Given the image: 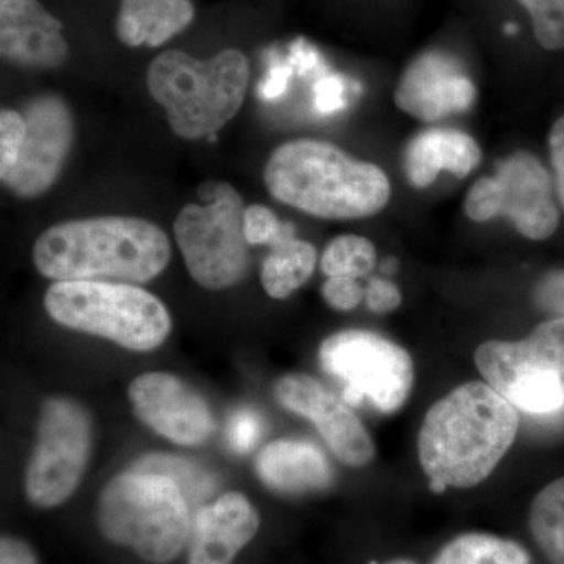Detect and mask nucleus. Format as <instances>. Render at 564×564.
<instances>
[{
  "label": "nucleus",
  "mask_w": 564,
  "mask_h": 564,
  "mask_svg": "<svg viewBox=\"0 0 564 564\" xmlns=\"http://www.w3.org/2000/svg\"><path fill=\"white\" fill-rule=\"evenodd\" d=\"M518 430V410L491 386H458L430 408L419 432V462L433 491L480 485L508 454Z\"/></svg>",
  "instance_id": "nucleus-1"
},
{
  "label": "nucleus",
  "mask_w": 564,
  "mask_h": 564,
  "mask_svg": "<svg viewBox=\"0 0 564 564\" xmlns=\"http://www.w3.org/2000/svg\"><path fill=\"white\" fill-rule=\"evenodd\" d=\"M32 258L41 276L54 282L144 284L166 269L172 245L155 223L106 215L51 226L33 245Z\"/></svg>",
  "instance_id": "nucleus-2"
},
{
  "label": "nucleus",
  "mask_w": 564,
  "mask_h": 564,
  "mask_svg": "<svg viewBox=\"0 0 564 564\" xmlns=\"http://www.w3.org/2000/svg\"><path fill=\"white\" fill-rule=\"evenodd\" d=\"M263 181L278 202L325 220L372 217L391 198V182L380 166L321 140L281 144L267 161Z\"/></svg>",
  "instance_id": "nucleus-3"
},
{
  "label": "nucleus",
  "mask_w": 564,
  "mask_h": 564,
  "mask_svg": "<svg viewBox=\"0 0 564 564\" xmlns=\"http://www.w3.org/2000/svg\"><path fill=\"white\" fill-rule=\"evenodd\" d=\"M250 82L242 52L225 50L209 61L165 51L152 61L148 90L166 111L170 128L187 140L209 139L239 113Z\"/></svg>",
  "instance_id": "nucleus-4"
},
{
  "label": "nucleus",
  "mask_w": 564,
  "mask_h": 564,
  "mask_svg": "<svg viewBox=\"0 0 564 564\" xmlns=\"http://www.w3.org/2000/svg\"><path fill=\"white\" fill-rule=\"evenodd\" d=\"M187 497L172 478L131 470L111 478L96 505L104 540L129 547L144 562L166 564L192 534Z\"/></svg>",
  "instance_id": "nucleus-5"
},
{
  "label": "nucleus",
  "mask_w": 564,
  "mask_h": 564,
  "mask_svg": "<svg viewBox=\"0 0 564 564\" xmlns=\"http://www.w3.org/2000/svg\"><path fill=\"white\" fill-rule=\"evenodd\" d=\"M44 307L65 328L131 351L155 350L173 328L162 300L129 282L55 281L44 293Z\"/></svg>",
  "instance_id": "nucleus-6"
},
{
  "label": "nucleus",
  "mask_w": 564,
  "mask_h": 564,
  "mask_svg": "<svg viewBox=\"0 0 564 564\" xmlns=\"http://www.w3.org/2000/svg\"><path fill=\"white\" fill-rule=\"evenodd\" d=\"M198 193L206 204H187L180 212L174 237L193 280L209 291H225L242 282L250 270L247 207L226 182H207Z\"/></svg>",
  "instance_id": "nucleus-7"
},
{
  "label": "nucleus",
  "mask_w": 564,
  "mask_h": 564,
  "mask_svg": "<svg viewBox=\"0 0 564 564\" xmlns=\"http://www.w3.org/2000/svg\"><path fill=\"white\" fill-rule=\"evenodd\" d=\"M323 372L343 386L345 402H369L392 414L406 403L414 383V364L408 351L380 334L345 329L326 337L318 350Z\"/></svg>",
  "instance_id": "nucleus-8"
},
{
  "label": "nucleus",
  "mask_w": 564,
  "mask_h": 564,
  "mask_svg": "<svg viewBox=\"0 0 564 564\" xmlns=\"http://www.w3.org/2000/svg\"><path fill=\"white\" fill-rule=\"evenodd\" d=\"M93 419L87 408L68 397L41 404L39 433L25 473V496L41 510L68 502L90 462Z\"/></svg>",
  "instance_id": "nucleus-9"
},
{
  "label": "nucleus",
  "mask_w": 564,
  "mask_h": 564,
  "mask_svg": "<svg viewBox=\"0 0 564 564\" xmlns=\"http://www.w3.org/2000/svg\"><path fill=\"white\" fill-rule=\"evenodd\" d=\"M473 221L507 217L530 240H545L558 228L560 214L551 174L530 152H514L499 162L496 176L481 177L464 202Z\"/></svg>",
  "instance_id": "nucleus-10"
},
{
  "label": "nucleus",
  "mask_w": 564,
  "mask_h": 564,
  "mask_svg": "<svg viewBox=\"0 0 564 564\" xmlns=\"http://www.w3.org/2000/svg\"><path fill=\"white\" fill-rule=\"evenodd\" d=\"M28 135L17 165L2 180L21 198H36L61 176L74 140V120L68 104L57 95H43L24 110Z\"/></svg>",
  "instance_id": "nucleus-11"
},
{
  "label": "nucleus",
  "mask_w": 564,
  "mask_h": 564,
  "mask_svg": "<svg viewBox=\"0 0 564 564\" xmlns=\"http://www.w3.org/2000/svg\"><path fill=\"white\" fill-rule=\"evenodd\" d=\"M128 393L137 419L174 444L202 445L215 432L217 423L209 403L176 375L141 373Z\"/></svg>",
  "instance_id": "nucleus-12"
},
{
  "label": "nucleus",
  "mask_w": 564,
  "mask_h": 564,
  "mask_svg": "<svg viewBox=\"0 0 564 564\" xmlns=\"http://www.w3.org/2000/svg\"><path fill=\"white\" fill-rule=\"evenodd\" d=\"M274 399L285 410L314 423L333 455L345 466L372 462L375 445L362 422L325 386L304 373H289L273 388Z\"/></svg>",
  "instance_id": "nucleus-13"
},
{
  "label": "nucleus",
  "mask_w": 564,
  "mask_h": 564,
  "mask_svg": "<svg viewBox=\"0 0 564 564\" xmlns=\"http://www.w3.org/2000/svg\"><path fill=\"white\" fill-rule=\"evenodd\" d=\"M474 82L459 63L443 52H426L415 58L397 85L395 104L417 120L433 122L470 109Z\"/></svg>",
  "instance_id": "nucleus-14"
},
{
  "label": "nucleus",
  "mask_w": 564,
  "mask_h": 564,
  "mask_svg": "<svg viewBox=\"0 0 564 564\" xmlns=\"http://www.w3.org/2000/svg\"><path fill=\"white\" fill-rule=\"evenodd\" d=\"M475 364L486 383L499 393L518 378L541 373L564 377V317L541 323L518 343L481 344L475 351Z\"/></svg>",
  "instance_id": "nucleus-15"
},
{
  "label": "nucleus",
  "mask_w": 564,
  "mask_h": 564,
  "mask_svg": "<svg viewBox=\"0 0 564 564\" xmlns=\"http://www.w3.org/2000/svg\"><path fill=\"white\" fill-rule=\"evenodd\" d=\"M0 54L25 68H57L68 57L63 24L39 0H0Z\"/></svg>",
  "instance_id": "nucleus-16"
},
{
  "label": "nucleus",
  "mask_w": 564,
  "mask_h": 564,
  "mask_svg": "<svg viewBox=\"0 0 564 564\" xmlns=\"http://www.w3.org/2000/svg\"><path fill=\"white\" fill-rule=\"evenodd\" d=\"M261 529V516L242 492L223 494L192 522L187 564H232Z\"/></svg>",
  "instance_id": "nucleus-17"
},
{
  "label": "nucleus",
  "mask_w": 564,
  "mask_h": 564,
  "mask_svg": "<svg viewBox=\"0 0 564 564\" xmlns=\"http://www.w3.org/2000/svg\"><path fill=\"white\" fill-rule=\"evenodd\" d=\"M259 480L282 496H307L332 488L334 473L328 458L314 444L278 440L262 448L256 458Z\"/></svg>",
  "instance_id": "nucleus-18"
},
{
  "label": "nucleus",
  "mask_w": 564,
  "mask_h": 564,
  "mask_svg": "<svg viewBox=\"0 0 564 564\" xmlns=\"http://www.w3.org/2000/svg\"><path fill=\"white\" fill-rule=\"evenodd\" d=\"M480 161L481 150L473 137L452 129H430L411 140L404 170L415 188H425L436 181L441 172L463 180L477 169Z\"/></svg>",
  "instance_id": "nucleus-19"
},
{
  "label": "nucleus",
  "mask_w": 564,
  "mask_h": 564,
  "mask_svg": "<svg viewBox=\"0 0 564 564\" xmlns=\"http://www.w3.org/2000/svg\"><path fill=\"white\" fill-rule=\"evenodd\" d=\"M195 18L191 0H121L117 35L129 47H159Z\"/></svg>",
  "instance_id": "nucleus-20"
},
{
  "label": "nucleus",
  "mask_w": 564,
  "mask_h": 564,
  "mask_svg": "<svg viewBox=\"0 0 564 564\" xmlns=\"http://www.w3.org/2000/svg\"><path fill=\"white\" fill-rule=\"evenodd\" d=\"M315 263L317 251L313 245L296 239L295 229L288 223L262 263L263 291L274 300L288 299L313 276Z\"/></svg>",
  "instance_id": "nucleus-21"
},
{
  "label": "nucleus",
  "mask_w": 564,
  "mask_h": 564,
  "mask_svg": "<svg viewBox=\"0 0 564 564\" xmlns=\"http://www.w3.org/2000/svg\"><path fill=\"white\" fill-rule=\"evenodd\" d=\"M433 564H532L516 541L488 533H466L441 549Z\"/></svg>",
  "instance_id": "nucleus-22"
},
{
  "label": "nucleus",
  "mask_w": 564,
  "mask_h": 564,
  "mask_svg": "<svg viewBox=\"0 0 564 564\" xmlns=\"http://www.w3.org/2000/svg\"><path fill=\"white\" fill-rule=\"evenodd\" d=\"M534 543L551 564H564V477L534 497L529 516Z\"/></svg>",
  "instance_id": "nucleus-23"
},
{
  "label": "nucleus",
  "mask_w": 564,
  "mask_h": 564,
  "mask_svg": "<svg viewBox=\"0 0 564 564\" xmlns=\"http://www.w3.org/2000/svg\"><path fill=\"white\" fill-rule=\"evenodd\" d=\"M500 395L527 414L552 415L564 408V377L541 373L518 378Z\"/></svg>",
  "instance_id": "nucleus-24"
},
{
  "label": "nucleus",
  "mask_w": 564,
  "mask_h": 564,
  "mask_svg": "<svg viewBox=\"0 0 564 564\" xmlns=\"http://www.w3.org/2000/svg\"><path fill=\"white\" fill-rule=\"evenodd\" d=\"M377 262V250L369 239L361 236H339L326 247L322 256V270L328 278L344 276L358 278L366 276L372 272Z\"/></svg>",
  "instance_id": "nucleus-25"
},
{
  "label": "nucleus",
  "mask_w": 564,
  "mask_h": 564,
  "mask_svg": "<svg viewBox=\"0 0 564 564\" xmlns=\"http://www.w3.org/2000/svg\"><path fill=\"white\" fill-rule=\"evenodd\" d=\"M132 470L161 474L172 478L182 492L188 496H203L210 488V478L195 464L184 458L169 455H150L141 458Z\"/></svg>",
  "instance_id": "nucleus-26"
},
{
  "label": "nucleus",
  "mask_w": 564,
  "mask_h": 564,
  "mask_svg": "<svg viewBox=\"0 0 564 564\" xmlns=\"http://www.w3.org/2000/svg\"><path fill=\"white\" fill-rule=\"evenodd\" d=\"M532 20L534 39L547 51L564 50V0H518Z\"/></svg>",
  "instance_id": "nucleus-27"
},
{
  "label": "nucleus",
  "mask_w": 564,
  "mask_h": 564,
  "mask_svg": "<svg viewBox=\"0 0 564 564\" xmlns=\"http://www.w3.org/2000/svg\"><path fill=\"white\" fill-rule=\"evenodd\" d=\"M28 135V122L20 111L3 109L0 113V177L6 180L20 159Z\"/></svg>",
  "instance_id": "nucleus-28"
},
{
  "label": "nucleus",
  "mask_w": 564,
  "mask_h": 564,
  "mask_svg": "<svg viewBox=\"0 0 564 564\" xmlns=\"http://www.w3.org/2000/svg\"><path fill=\"white\" fill-rule=\"evenodd\" d=\"M284 223L278 220L276 215L262 204H251L245 209V237L250 245H272L285 231Z\"/></svg>",
  "instance_id": "nucleus-29"
},
{
  "label": "nucleus",
  "mask_w": 564,
  "mask_h": 564,
  "mask_svg": "<svg viewBox=\"0 0 564 564\" xmlns=\"http://www.w3.org/2000/svg\"><path fill=\"white\" fill-rule=\"evenodd\" d=\"M262 421L254 411L243 408L229 419L228 437L236 454H250L261 440Z\"/></svg>",
  "instance_id": "nucleus-30"
},
{
  "label": "nucleus",
  "mask_w": 564,
  "mask_h": 564,
  "mask_svg": "<svg viewBox=\"0 0 564 564\" xmlns=\"http://www.w3.org/2000/svg\"><path fill=\"white\" fill-rule=\"evenodd\" d=\"M347 82L337 74H323L314 85L315 109L322 115L337 113L347 107Z\"/></svg>",
  "instance_id": "nucleus-31"
},
{
  "label": "nucleus",
  "mask_w": 564,
  "mask_h": 564,
  "mask_svg": "<svg viewBox=\"0 0 564 564\" xmlns=\"http://www.w3.org/2000/svg\"><path fill=\"white\" fill-rule=\"evenodd\" d=\"M322 295L333 310L347 313L361 303L362 289L352 278L333 276L323 284Z\"/></svg>",
  "instance_id": "nucleus-32"
},
{
  "label": "nucleus",
  "mask_w": 564,
  "mask_h": 564,
  "mask_svg": "<svg viewBox=\"0 0 564 564\" xmlns=\"http://www.w3.org/2000/svg\"><path fill=\"white\" fill-rule=\"evenodd\" d=\"M534 302L556 317H564V270L549 273L534 291Z\"/></svg>",
  "instance_id": "nucleus-33"
},
{
  "label": "nucleus",
  "mask_w": 564,
  "mask_h": 564,
  "mask_svg": "<svg viewBox=\"0 0 564 564\" xmlns=\"http://www.w3.org/2000/svg\"><path fill=\"white\" fill-rule=\"evenodd\" d=\"M367 307L377 314H388L402 304V293L393 282L388 280H373L366 291Z\"/></svg>",
  "instance_id": "nucleus-34"
},
{
  "label": "nucleus",
  "mask_w": 564,
  "mask_h": 564,
  "mask_svg": "<svg viewBox=\"0 0 564 564\" xmlns=\"http://www.w3.org/2000/svg\"><path fill=\"white\" fill-rule=\"evenodd\" d=\"M293 73H295V69H293L291 63H289V65H285V63H276V65H273L269 74H267L265 79L259 84V98L267 102L276 101V99L282 98L284 93L288 91Z\"/></svg>",
  "instance_id": "nucleus-35"
},
{
  "label": "nucleus",
  "mask_w": 564,
  "mask_h": 564,
  "mask_svg": "<svg viewBox=\"0 0 564 564\" xmlns=\"http://www.w3.org/2000/svg\"><path fill=\"white\" fill-rule=\"evenodd\" d=\"M0 564H40V560L28 541L6 534L0 540Z\"/></svg>",
  "instance_id": "nucleus-36"
},
{
  "label": "nucleus",
  "mask_w": 564,
  "mask_h": 564,
  "mask_svg": "<svg viewBox=\"0 0 564 564\" xmlns=\"http://www.w3.org/2000/svg\"><path fill=\"white\" fill-rule=\"evenodd\" d=\"M549 148H551L552 166H554L556 193L564 207V117L555 121L554 128L549 133Z\"/></svg>",
  "instance_id": "nucleus-37"
},
{
  "label": "nucleus",
  "mask_w": 564,
  "mask_h": 564,
  "mask_svg": "<svg viewBox=\"0 0 564 564\" xmlns=\"http://www.w3.org/2000/svg\"><path fill=\"white\" fill-rule=\"evenodd\" d=\"M291 65L299 74H307L321 65V57L317 52L311 50L306 44L296 43L292 50Z\"/></svg>",
  "instance_id": "nucleus-38"
},
{
  "label": "nucleus",
  "mask_w": 564,
  "mask_h": 564,
  "mask_svg": "<svg viewBox=\"0 0 564 564\" xmlns=\"http://www.w3.org/2000/svg\"><path fill=\"white\" fill-rule=\"evenodd\" d=\"M397 270V261L395 259H388V261H386L383 263V272L386 273H393L395 272Z\"/></svg>",
  "instance_id": "nucleus-39"
},
{
  "label": "nucleus",
  "mask_w": 564,
  "mask_h": 564,
  "mask_svg": "<svg viewBox=\"0 0 564 564\" xmlns=\"http://www.w3.org/2000/svg\"><path fill=\"white\" fill-rule=\"evenodd\" d=\"M381 564H417V563L411 562V560L399 558V560H391V562H386V563H381Z\"/></svg>",
  "instance_id": "nucleus-40"
}]
</instances>
